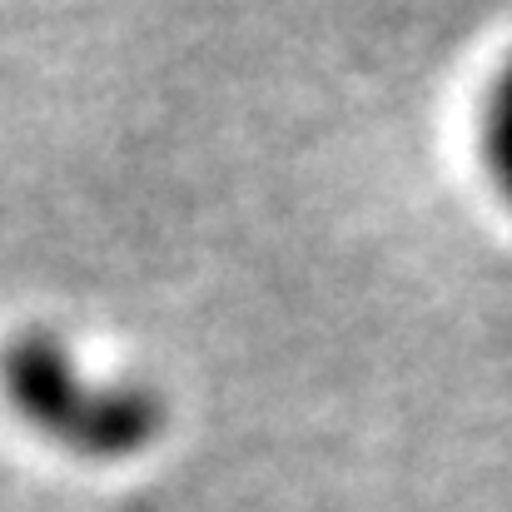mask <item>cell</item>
Listing matches in <instances>:
<instances>
[{
  "mask_svg": "<svg viewBox=\"0 0 512 512\" xmlns=\"http://www.w3.org/2000/svg\"><path fill=\"white\" fill-rule=\"evenodd\" d=\"M0 393L55 448L95 463L145 453L165 428V403L145 383H85L65 339L25 329L0 348Z\"/></svg>",
  "mask_w": 512,
  "mask_h": 512,
  "instance_id": "1",
  "label": "cell"
},
{
  "mask_svg": "<svg viewBox=\"0 0 512 512\" xmlns=\"http://www.w3.org/2000/svg\"><path fill=\"white\" fill-rule=\"evenodd\" d=\"M478 160H483V174L498 184V194L512 204V55H508V65L493 75L488 95H483Z\"/></svg>",
  "mask_w": 512,
  "mask_h": 512,
  "instance_id": "2",
  "label": "cell"
}]
</instances>
